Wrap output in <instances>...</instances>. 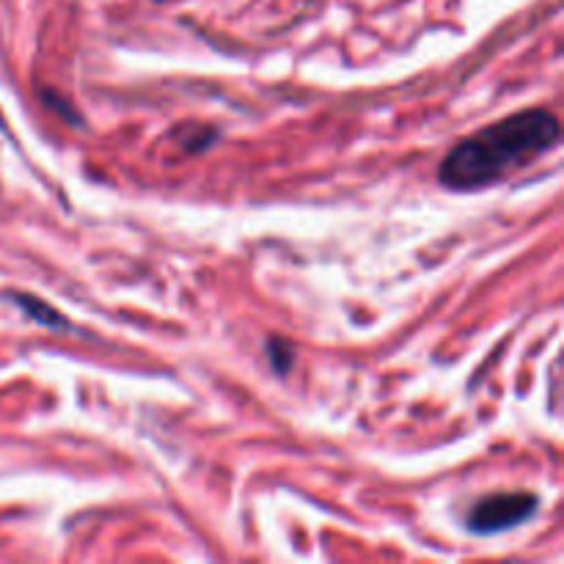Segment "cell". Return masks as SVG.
<instances>
[{"label":"cell","mask_w":564,"mask_h":564,"mask_svg":"<svg viewBox=\"0 0 564 564\" xmlns=\"http://www.w3.org/2000/svg\"><path fill=\"white\" fill-rule=\"evenodd\" d=\"M560 132V116L554 110H518L455 143L441 160L438 182L457 193L482 191L543 158L556 147Z\"/></svg>","instance_id":"1"},{"label":"cell","mask_w":564,"mask_h":564,"mask_svg":"<svg viewBox=\"0 0 564 564\" xmlns=\"http://www.w3.org/2000/svg\"><path fill=\"white\" fill-rule=\"evenodd\" d=\"M540 510V496L532 490H501L479 499L468 510L466 527L474 534H501L532 521Z\"/></svg>","instance_id":"2"},{"label":"cell","mask_w":564,"mask_h":564,"mask_svg":"<svg viewBox=\"0 0 564 564\" xmlns=\"http://www.w3.org/2000/svg\"><path fill=\"white\" fill-rule=\"evenodd\" d=\"M6 297H9L14 306H20L22 312H25V317H31L33 323L44 325V328L50 330H61V334H77L69 325V319H66L58 308L50 306L47 301H42V297L28 295V292H6Z\"/></svg>","instance_id":"3"},{"label":"cell","mask_w":564,"mask_h":564,"mask_svg":"<svg viewBox=\"0 0 564 564\" xmlns=\"http://www.w3.org/2000/svg\"><path fill=\"white\" fill-rule=\"evenodd\" d=\"M220 132L209 124H182L180 130L174 132V141L180 143L185 152H207L215 141H218Z\"/></svg>","instance_id":"4"},{"label":"cell","mask_w":564,"mask_h":564,"mask_svg":"<svg viewBox=\"0 0 564 564\" xmlns=\"http://www.w3.org/2000/svg\"><path fill=\"white\" fill-rule=\"evenodd\" d=\"M268 358L275 375H290L292 367H295V347L286 339H275L273 336L268 341Z\"/></svg>","instance_id":"5"},{"label":"cell","mask_w":564,"mask_h":564,"mask_svg":"<svg viewBox=\"0 0 564 564\" xmlns=\"http://www.w3.org/2000/svg\"><path fill=\"white\" fill-rule=\"evenodd\" d=\"M154 3H169V0H154Z\"/></svg>","instance_id":"6"}]
</instances>
